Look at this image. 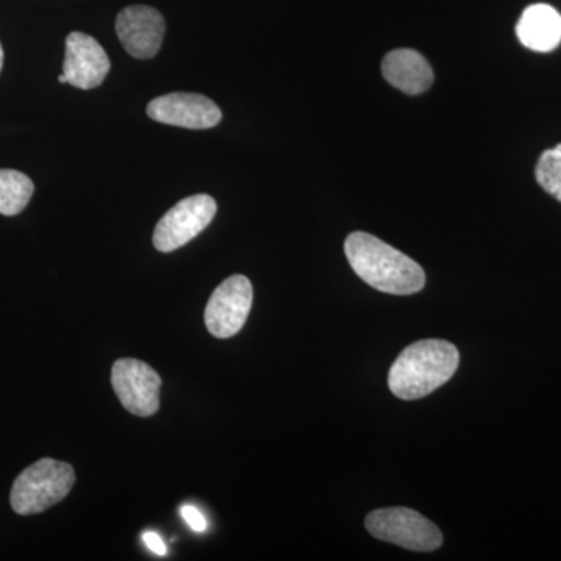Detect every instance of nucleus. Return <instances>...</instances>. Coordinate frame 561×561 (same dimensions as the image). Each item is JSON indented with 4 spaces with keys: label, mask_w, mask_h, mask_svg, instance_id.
<instances>
[{
    "label": "nucleus",
    "mask_w": 561,
    "mask_h": 561,
    "mask_svg": "<svg viewBox=\"0 0 561 561\" xmlns=\"http://www.w3.org/2000/svg\"><path fill=\"white\" fill-rule=\"evenodd\" d=\"M111 383L122 405L133 415L151 416L160 409L161 376L146 362H114Z\"/></svg>",
    "instance_id": "obj_7"
},
{
    "label": "nucleus",
    "mask_w": 561,
    "mask_h": 561,
    "mask_svg": "<svg viewBox=\"0 0 561 561\" xmlns=\"http://www.w3.org/2000/svg\"><path fill=\"white\" fill-rule=\"evenodd\" d=\"M58 81H60V83H62V84L68 83V79H66L65 73H62V76L58 77Z\"/></svg>",
    "instance_id": "obj_18"
},
{
    "label": "nucleus",
    "mask_w": 561,
    "mask_h": 561,
    "mask_svg": "<svg viewBox=\"0 0 561 561\" xmlns=\"http://www.w3.org/2000/svg\"><path fill=\"white\" fill-rule=\"evenodd\" d=\"M383 79L405 94L419 95L434 83V72L423 55L412 49L391 50L382 61Z\"/></svg>",
    "instance_id": "obj_11"
},
{
    "label": "nucleus",
    "mask_w": 561,
    "mask_h": 561,
    "mask_svg": "<svg viewBox=\"0 0 561 561\" xmlns=\"http://www.w3.org/2000/svg\"><path fill=\"white\" fill-rule=\"evenodd\" d=\"M150 119L187 130H208L221 121V111L210 99L192 92H172L147 106Z\"/></svg>",
    "instance_id": "obj_8"
},
{
    "label": "nucleus",
    "mask_w": 561,
    "mask_h": 561,
    "mask_svg": "<svg viewBox=\"0 0 561 561\" xmlns=\"http://www.w3.org/2000/svg\"><path fill=\"white\" fill-rule=\"evenodd\" d=\"M76 483V471L66 461L41 459L18 476L10 502L18 515H36L65 500Z\"/></svg>",
    "instance_id": "obj_3"
},
{
    "label": "nucleus",
    "mask_w": 561,
    "mask_h": 561,
    "mask_svg": "<svg viewBox=\"0 0 561 561\" xmlns=\"http://www.w3.org/2000/svg\"><path fill=\"white\" fill-rule=\"evenodd\" d=\"M116 32L131 57L149 60L161 49L165 21L160 11L151 7L131 5L117 16Z\"/></svg>",
    "instance_id": "obj_9"
},
{
    "label": "nucleus",
    "mask_w": 561,
    "mask_h": 561,
    "mask_svg": "<svg viewBox=\"0 0 561 561\" xmlns=\"http://www.w3.org/2000/svg\"><path fill=\"white\" fill-rule=\"evenodd\" d=\"M216 213L217 203L210 195H192L176 203L154 228V249L161 253H172L181 249L209 227Z\"/></svg>",
    "instance_id": "obj_5"
},
{
    "label": "nucleus",
    "mask_w": 561,
    "mask_h": 561,
    "mask_svg": "<svg viewBox=\"0 0 561 561\" xmlns=\"http://www.w3.org/2000/svg\"><path fill=\"white\" fill-rule=\"evenodd\" d=\"M180 512L184 522H186L187 526H190L192 530L202 534V531L208 529V523H206L205 516H203V513L198 511L197 507H194V505H183Z\"/></svg>",
    "instance_id": "obj_15"
},
{
    "label": "nucleus",
    "mask_w": 561,
    "mask_h": 561,
    "mask_svg": "<svg viewBox=\"0 0 561 561\" xmlns=\"http://www.w3.org/2000/svg\"><path fill=\"white\" fill-rule=\"evenodd\" d=\"M142 541L144 545H146L151 552L157 553V556L164 557L165 553H168V548H165L164 541H162V538L157 531H144Z\"/></svg>",
    "instance_id": "obj_16"
},
{
    "label": "nucleus",
    "mask_w": 561,
    "mask_h": 561,
    "mask_svg": "<svg viewBox=\"0 0 561 561\" xmlns=\"http://www.w3.org/2000/svg\"><path fill=\"white\" fill-rule=\"evenodd\" d=\"M35 186L27 175L10 169L0 171V214L18 216L31 202Z\"/></svg>",
    "instance_id": "obj_13"
},
{
    "label": "nucleus",
    "mask_w": 561,
    "mask_h": 561,
    "mask_svg": "<svg viewBox=\"0 0 561 561\" xmlns=\"http://www.w3.org/2000/svg\"><path fill=\"white\" fill-rule=\"evenodd\" d=\"M253 305V286L247 276L234 275L210 295L205 311L209 334L217 339H230L238 334L249 319Z\"/></svg>",
    "instance_id": "obj_6"
},
{
    "label": "nucleus",
    "mask_w": 561,
    "mask_h": 561,
    "mask_svg": "<svg viewBox=\"0 0 561 561\" xmlns=\"http://www.w3.org/2000/svg\"><path fill=\"white\" fill-rule=\"evenodd\" d=\"M516 36L527 49L541 54L556 50L561 43V14L546 3L527 7L516 24Z\"/></svg>",
    "instance_id": "obj_12"
},
{
    "label": "nucleus",
    "mask_w": 561,
    "mask_h": 561,
    "mask_svg": "<svg viewBox=\"0 0 561 561\" xmlns=\"http://www.w3.org/2000/svg\"><path fill=\"white\" fill-rule=\"evenodd\" d=\"M111 69L108 55L101 44L87 33L72 32L66 39V57L62 65L68 83L79 90L101 87Z\"/></svg>",
    "instance_id": "obj_10"
},
{
    "label": "nucleus",
    "mask_w": 561,
    "mask_h": 561,
    "mask_svg": "<svg viewBox=\"0 0 561 561\" xmlns=\"http://www.w3.org/2000/svg\"><path fill=\"white\" fill-rule=\"evenodd\" d=\"M535 176L542 190L561 202V144L541 154Z\"/></svg>",
    "instance_id": "obj_14"
},
{
    "label": "nucleus",
    "mask_w": 561,
    "mask_h": 561,
    "mask_svg": "<svg viewBox=\"0 0 561 561\" xmlns=\"http://www.w3.org/2000/svg\"><path fill=\"white\" fill-rule=\"evenodd\" d=\"M2 66H3V49H2V44H0V70H2Z\"/></svg>",
    "instance_id": "obj_17"
},
{
    "label": "nucleus",
    "mask_w": 561,
    "mask_h": 561,
    "mask_svg": "<svg viewBox=\"0 0 561 561\" xmlns=\"http://www.w3.org/2000/svg\"><path fill=\"white\" fill-rule=\"evenodd\" d=\"M459 362V350L453 343L434 339L412 343L391 365L390 391L400 400H420L448 382Z\"/></svg>",
    "instance_id": "obj_2"
},
{
    "label": "nucleus",
    "mask_w": 561,
    "mask_h": 561,
    "mask_svg": "<svg viewBox=\"0 0 561 561\" xmlns=\"http://www.w3.org/2000/svg\"><path fill=\"white\" fill-rule=\"evenodd\" d=\"M345 253L356 275L373 289L390 295H413L426 286V275L419 262L368 232H351L345 241Z\"/></svg>",
    "instance_id": "obj_1"
},
{
    "label": "nucleus",
    "mask_w": 561,
    "mask_h": 561,
    "mask_svg": "<svg viewBox=\"0 0 561 561\" xmlns=\"http://www.w3.org/2000/svg\"><path fill=\"white\" fill-rule=\"evenodd\" d=\"M365 527L378 540L409 551L432 552L443 545L440 529L412 508H379L365 518Z\"/></svg>",
    "instance_id": "obj_4"
}]
</instances>
